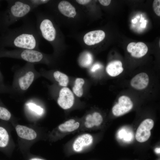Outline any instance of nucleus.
<instances>
[{
    "label": "nucleus",
    "mask_w": 160,
    "mask_h": 160,
    "mask_svg": "<svg viewBox=\"0 0 160 160\" xmlns=\"http://www.w3.org/2000/svg\"><path fill=\"white\" fill-rule=\"evenodd\" d=\"M99 67L100 66L99 65H95L91 69V71H95L97 69L99 68Z\"/></svg>",
    "instance_id": "28"
},
{
    "label": "nucleus",
    "mask_w": 160,
    "mask_h": 160,
    "mask_svg": "<svg viewBox=\"0 0 160 160\" xmlns=\"http://www.w3.org/2000/svg\"><path fill=\"white\" fill-rule=\"evenodd\" d=\"M9 136L7 129L0 126V148H4L8 145Z\"/></svg>",
    "instance_id": "19"
},
{
    "label": "nucleus",
    "mask_w": 160,
    "mask_h": 160,
    "mask_svg": "<svg viewBox=\"0 0 160 160\" xmlns=\"http://www.w3.org/2000/svg\"><path fill=\"white\" fill-rule=\"evenodd\" d=\"M149 82L148 76L145 73L142 72L136 75L130 81V85L134 88L138 90L145 89Z\"/></svg>",
    "instance_id": "11"
},
{
    "label": "nucleus",
    "mask_w": 160,
    "mask_h": 160,
    "mask_svg": "<svg viewBox=\"0 0 160 160\" xmlns=\"http://www.w3.org/2000/svg\"><path fill=\"white\" fill-rule=\"evenodd\" d=\"M57 7L60 12L67 17H73L76 15L74 7L67 1H60L58 4Z\"/></svg>",
    "instance_id": "13"
},
{
    "label": "nucleus",
    "mask_w": 160,
    "mask_h": 160,
    "mask_svg": "<svg viewBox=\"0 0 160 160\" xmlns=\"http://www.w3.org/2000/svg\"><path fill=\"white\" fill-rule=\"evenodd\" d=\"M11 113L7 109L0 105V119L5 121H8L10 119Z\"/></svg>",
    "instance_id": "21"
},
{
    "label": "nucleus",
    "mask_w": 160,
    "mask_h": 160,
    "mask_svg": "<svg viewBox=\"0 0 160 160\" xmlns=\"http://www.w3.org/2000/svg\"><path fill=\"white\" fill-rule=\"evenodd\" d=\"M103 121V117L100 114L97 112H94L92 114H89L86 116L84 125L86 128H91L95 126H99Z\"/></svg>",
    "instance_id": "14"
},
{
    "label": "nucleus",
    "mask_w": 160,
    "mask_h": 160,
    "mask_svg": "<svg viewBox=\"0 0 160 160\" xmlns=\"http://www.w3.org/2000/svg\"><path fill=\"white\" fill-rule=\"evenodd\" d=\"M2 57L20 59L33 64L42 62L44 56L39 50L23 49L8 50L5 48H1L0 58Z\"/></svg>",
    "instance_id": "3"
},
{
    "label": "nucleus",
    "mask_w": 160,
    "mask_h": 160,
    "mask_svg": "<svg viewBox=\"0 0 160 160\" xmlns=\"http://www.w3.org/2000/svg\"><path fill=\"white\" fill-rule=\"evenodd\" d=\"M30 160H44L41 159L37 158H34L31 159Z\"/></svg>",
    "instance_id": "32"
},
{
    "label": "nucleus",
    "mask_w": 160,
    "mask_h": 160,
    "mask_svg": "<svg viewBox=\"0 0 160 160\" xmlns=\"http://www.w3.org/2000/svg\"><path fill=\"white\" fill-rule=\"evenodd\" d=\"M6 30L4 24L3 12L0 11V36Z\"/></svg>",
    "instance_id": "25"
},
{
    "label": "nucleus",
    "mask_w": 160,
    "mask_h": 160,
    "mask_svg": "<svg viewBox=\"0 0 160 160\" xmlns=\"http://www.w3.org/2000/svg\"><path fill=\"white\" fill-rule=\"evenodd\" d=\"M6 1L7 4V8L3 12L4 25L6 30L35 9L27 0H9Z\"/></svg>",
    "instance_id": "2"
},
{
    "label": "nucleus",
    "mask_w": 160,
    "mask_h": 160,
    "mask_svg": "<svg viewBox=\"0 0 160 160\" xmlns=\"http://www.w3.org/2000/svg\"><path fill=\"white\" fill-rule=\"evenodd\" d=\"M27 1L35 9L39 6L47 4L49 1L48 0H27Z\"/></svg>",
    "instance_id": "22"
},
{
    "label": "nucleus",
    "mask_w": 160,
    "mask_h": 160,
    "mask_svg": "<svg viewBox=\"0 0 160 160\" xmlns=\"http://www.w3.org/2000/svg\"><path fill=\"white\" fill-rule=\"evenodd\" d=\"M154 126L153 120L147 119L143 121L138 127L135 134L136 140L141 143L147 141L149 138L150 130Z\"/></svg>",
    "instance_id": "5"
},
{
    "label": "nucleus",
    "mask_w": 160,
    "mask_h": 160,
    "mask_svg": "<svg viewBox=\"0 0 160 160\" xmlns=\"http://www.w3.org/2000/svg\"><path fill=\"white\" fill-rule=\"evenodd\" d=\"M84 83V79L81 78H76L72 90L73 93L77 97H81L83 95V86Z\"/></svg>",
    "instance_id": "18"
},
{
    "label": "nucleus",
    "mask_w": 160,
    "mask_h": 160,
    "mask_svg": "<svg viewBox=\"0 0 160 160\" xmlns=\"http://www.w3.org/2000/svg\"><path fill=\"white\" fill-rule=\"evenodd\" d=\"M28 106L31 109L34 111L39 115L43 113L42 108L39 106L32 103H29Z\"/></svg>",
    "instance_id": "24"
},
{
    "label": "nucleus",
    "mask_w": 160,
    "mask_h": 160,
    "mask_svg": "<svg viewBox=\"0 0 160 160\" xmlns=\"http://www.w3.org/2000/svg\"><path fill=\"white\" fill-rule=\"evenodd\" d=\"M79 61L81 66L84 67H87L91 65L92 62V56L89 53H84L81 56Z\"/></svg>",
    "instance_id": "20"
},
{
    "label": "nucleus",
    "mask_w": 160,
    "mask_h": 160,
    "mask_svg": "<svg viewBox=\"0 0 160 160\" xmlns=\"http://www.w3.org/2000/svg\"><path fill=\"white\" fill-rule=\"evenodd\" d=\"M105 36V32L101 30L90 31L85 35L84 37V43L88 45H92L101 41Z\"/></svg>",
    "instance_id": "10"
},
{
    "label": "nucleus",
    "mask_w": 160,
    "mask_h": 160,
    "mask_svg": "<svg viewBox=\"0 0 160 160\" xmlns=\"http://www.w3.org/2000/svg\"><path fill=\"white\" fill-rule=\"evenodd\" d=\"M76 1L77 3L80 4L85 5L88 4L91 1L89 0H76Z\"/></svg>",
    "instance_id": "27"
},
{
    "label": "nucleus",
    "mask_w": 160,
    "mask_h": 160,
    "mask_svg": "<svg viewBox=\"0 0 160 160\" xmlns=\"http://www.w3.org/2000/svg\"><path fill=\"white\" fill-rule=\"evenodd\" d=\"M74 101V95L69 88L64 87L61 89L57 103L62 108L67 110L71 108L73 106Z\"/></svg>",
    "instance_id": "7"
},
{
    "label": "nucleus",
    "mask_w": 160,
    "mask_h": 160,
    "mask_svg": "<svg viewBox=\"0 0 160 160\" xmlns=\"http://www.w3.org/2000/svg\"><path fill=\"white\" fill-rule=\"evenodd\" d=\"M98 1L101 4L104 6L109 5L111 1L110 0H100Z\"/></svg>",
    "instance_id": "26"
},
{
    "label": "nucleus",
    "mask_w": 160,
    "mask_h": 160,
    "mask_svg": "<svg viewBox=\"0 0 160 160\" xmlns=\"http://www.w3.org/2000/svg\"><path fill=\"white\" fill-rule=\"evenodd\" d=\"M153 7L154 11L158 16H160V0H155L153 1Z\"/></svg>",
    "instance_id": "23"
},
{
    "label": "nucleus",
    "mask_w": 160,
    "mask_h": 160,
    "mask_svg": "<svg viewBox=\"0 0 160 160\" xmlns=\"http://www.w3.org/2000/svg\"><path fill=\"white\" fill-rule=\"evenodd\" d=\"M121 62L118 60H115L110 62L106 68L108 74L112 77L117 76L123 71Z\"/></svg>",
    "instance_id": "15"
},
{
    "label": "nucleus",
    "mask_w": 160,
    "mask_h": 160,
    "mask_svg": "<svg viewBox=\"0 0 160 160\" xmlns=\"http://www.w3.org/2000/svg\"><path fill=\"white\" fill-rule=\"evenodd\" d=\"M79 126L80 124L79 122H76L74 119H71L60 125L58 129L62 132H71L77 129Z\"/></svg>",
    "instance_id": "16"
},
{
    "label": "nucleus",
    "mask_w": 160,
    "mask_h": 160,
    "mask_svg": "<svg viewBox=\"0 0 160 160\" xmlns=\"http://www.w3.org/2000/svg\"><path fill=\"white\" fill-rule=\"evenodd\" d=\"M1 1V0H0V2Z\"/></svg>",
    "instance_id": "33"
},
{
    "label": "nucleus",
    "mask_w": 160,
    "mask_h": 160,
    "mask_svg": "<svg viewBox=\"0 0 160 160\" xmlns=\"http://www.w3.org/2000/svg\"><path fill=\"white\" fill-rule=\"evenodd\" d=\"M53 76L55 80L58 82L60 85L64 87L67 86L69 79L66 74L60 71H56L54 72Z\"/></svg>",
    "instance_id": "17"
},
{
    "label": "nucleus",
    "mask_w": 160,
    "mask_h": 160,
    "mask_svg": "<svg viewBox=\"0 0 160 160\" xmlns=\"http://www.w3.org/2000/svg\"><path fill=\"white\" fill-rule=\"evenodd\" d=\"M3 80V78L0 71V84H1Z\"/></svg>",
    "instance_id": "29"
},
{
    "label": "nucleus",
    "mask_w": 160,
    "mask_h": 160,
    "mask_svg": "<svg viewBox=\"0 0 160 160\" xmlns=\"http://www.w3.org/2000/svg\"><path fill=\"white\" fill-rule=\"evenodd\" d=\"M155 152L159 154L160 153V148H156L155 150Z\"/></svg>",
    "instance_id": "30"
},
{
    "label": "nucleus",
    "mask_w": 160,
    "mask_h": 160,
    "mask_svg": "<svg viewBox=\"0 0 160 160\" xmlns=\"http://www.w3.org/2000/svg\"><path fill=\"white\" fill-rule=\"evenodd\" d=\"M133 107V103L130 98L122 95L119 98L118 103L113 107L112 112L114 116H119L128 112Z\"/></svg>",
    "instance_id": "6"
},
{
    "label": "nucleus",
    "mask_w": 160,
    "mask_h": 160,
    "mask_svg": "<svg viewBox=\"0 0 160 160\" xmlns=\"http://www.w3.org/2000/svg\"><path fill=\"white\" fill-rule=\"evenodd\" d=\"M92 136L88 133L84 134L78 137L73 144V148L77 152L81 151L85 147L90 145L93 143Z\"/></svg>",
    "instance_id": "8"
},
{
    "label": "nucleus",
    "mask_w": 160,
    "mask_h": 160,
    "mask_svg": "<svg viewBox=\"0 0 160 160\" xmlns=\"http://www.w3.org/2000/svg\"><path fill=\"white\" fill-rule=\"evenodd\" d=\"M18 135L20 138L28 140L35 139L37 134L33 129L26 126L18 125L15 127Z\"/></svg>",
    "instance_id": "12"
},
{
    "label": "nucleus",
    "mask_w": 160,
    "mask_h": 160,
    "mask_svg": "<svg viewBox=\"0 0 160 160\" xmlns=\"http://www.w3.org/2000/svg\"><path fill=\"white\" fill-rule=\"evenodd\" d=\"M127 49L132 56L136 58H140L144 56L147 52L148 48L144 43L132 42L127 45Z\"/></svg>",
    "instance_id": "9"
},
{
    "label": "nucleus",
    "mask_w": 160,
    "mask_h": 160,
    "mask_svg": "<svg viewBox=\"0 0 160 160\" xmlns=\"http://www.w3.org/2000/svg\"><path fill=\"white\" fill-rule=\"evenodd\" d=\"M23 69L24 73L18 77L17 83L19 89L25 91L31 84L34 80L35 75L33 64L27 63Z\"/></svg>",
    "instance_id": "4"
},
{
    "label": "nucleus",
    "mask_w": 160,
    "mask_h": 160,
    "mask_svg": "<svg viewBox=\"0 0 160 160\" xmlns=\"http://www.w3.org/2000/svg\"><path fill=\"white\" fill-rule=\"evenodd\" d=\"M4 87L1 84H0V92H1L3 91Z\"/></svg>",
    "instance_id": "31"
},
{
    "label": "nucleus",
    "mask_w": 160,
    "mask_h": 160,
    "mask_svg": "<svg viewBox=\"0 0 160 160\" xmlns=\"http://www.w3.org/2000/svg\"><path fill=\"white\" fill-rule=\"evenodd\" d=\"M40 37L36 25L27 22L19 27L7 29L0 36V48L39 50Z\"/></svg>",
    "instance_id": "1"
}]
</instances>
